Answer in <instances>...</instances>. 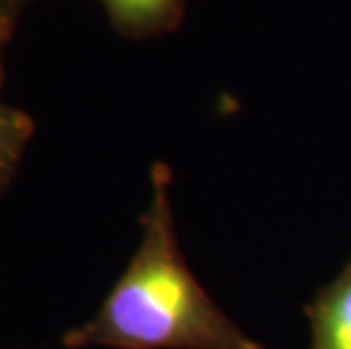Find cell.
<instances>
[{
    "mask_svg": "<svg viewBox=\"0 0 351 349\" xmlns=\"http://www.w3.org/2000/svg\"><path fill=\"white\" fill-rule=\"evenodd\" d=\"M138 250L100 309L62 338L66 349H263L218 309L186 265L175 234L173 170L152 166Z\"/></svg>",
    "mask_w": 351,
    "mask_h": 349,
    "instance_id": "1",
    "label": "cell"
},
{
    "mask_svg": "<svg viewBox=\"0 0 351 349\" xmlns=\"http://www.w3.org/2000/svg\"><path fill=\"white\" fill-rule=\"evenodd\" d=\"M311 349H351V258L306 306Z\"/></svg>",
    "mask_w": 351,
    "mask_h": 349,
    "instance_id": "2",
    "label": "cell"
},
{
    "mask_svg": "<svg viewBox=\"0 0 351 349\" xmlns=\"http://www.w3.org/2000/svg\"><path fill=\"white\" fill-rule=\"evenodd\" d=\"M111 27L125 39H152L182 25L186 0H100Z\"/></svg>",
    "mask_w": 351,
    "mask_h": 349,
    "instance_id": "3",
    "label": "cell"
},
{
    "mask_svg": "<svg viewBox=\"0 0 351 349\" xmlns=\"http://www.w3.org/2000/svg\"><path fill=\"white\" fill-rule=\"evenodd\" d=\"M3 88V84H0ZM34 134V123L25 111L0 98V191L12 182L25 147Z\"/></svg>",
    "mask_w": 351,
    "mask_h": 349,
    "instance_id": "4",
    "label": "cell"
},
{
    "mask_svg": "<svg viewBox=\"0 0 351 349\" xmlns=\"http://www.w3.org/2000/svg\"><path fill=\"white\" fill-rule=\"evenodd\" d=\"M32 3H36V0H0V84H3L5 77L7 43L12 41L14 29H16L19 21L23 19V14Z\"/></svg>",
    "mask_w": 351,
    "mask_h": 349,
    "instance_id": "5",
    "label": "cell"
}]
</instances>
